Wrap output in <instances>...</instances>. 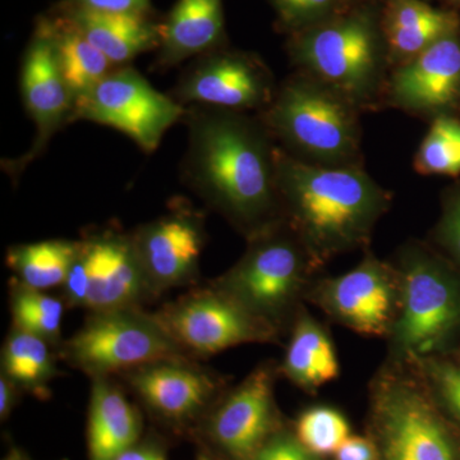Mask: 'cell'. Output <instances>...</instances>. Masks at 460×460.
<instances>
[{
  "mask_svg": "<svg viewBox=\"0 0 460 460\" xmlns=\"http://www.w3.org/2000/svg\"><path fill=\"white\" fill-rule=\"evenodd\" d=\"M384 105L428 123L447 115L460 117V31L394 66Z\"/></svg>",
  "mask_w": 460,
  "mask_h": 460,
  "instance_id": "9a60e30c",
  "label": "cell"
},
{
  "mask_svg": "<svg viewBox=\"0 0 460 460\" xmlns=\"http://www.w3.org/2000/svg\"><path fill=\"white\" fill-rule=\"evenodd\" d=\"M2 460H33L29 453L18 447H11Z\"/></svg>",
  "mask_w": 460,
  "mask_h": 460,
  "instance_id": "8d00e7d4",
  "label": "cell"
},
{
  "mask_svg": "<svg viewBox=\"0 0 460 460\" xmlns=\"http://www.w3.org/2000/svg\"><path fill=\"white\" fill-rule=\"evenodd\" d=\"M65 299L32 289L12 280L9 286V307L13 328L45 339L59 349L62 345V321Z\"/></svg>",
  "mask_w": 460,
  "mask_h": 460,
  "instance_id": "484cf974",
  "label": "cell"
},
{
  "mask_svg": "<svg viewBox=\"0 0 460 460\" xmlns=\"http://www.w3.org/2000/svg\"><path fill=\"white\" fill-rule=\"evenodd\" d=\"M426 241L460 269V178L441 192L440 217Z\"/></svg>",
  "mask_w": 460,
  "mask_h": 460,
  "instance_id": "f546056e",
  "label": "cell"
},
{
  "mask_svg": "<svg viewBox=\"0 0 460 460\" xmlns=\"http://www.w3.org/2000/svg\"><path fill=\"white\" fill-rule=\"evenodd\" d=\"M305 301L356 334L387 339L401 310L398 271L368 248L352 270L317 278Z\"/></svg>",
  "mask_w": 460,
  "mask_h": 460,
  "instance_id": "8fae6325",
  "label": "cell"
},
{
  "mask_svg": "<svg viewBox=\"0 0 460 460\" xmlns=\"http://www.w3.org/2000/svg\"><path fill=\"white\" fill-rule=\"evenodd\" d=\"M21 394L22 392L8 377L0 375V419L2 420L8 419L9 414L16 407Z\"/></svg>",
  "mask_w": 460,
  "mask_h": 460,
  "instance_id": "d590c367",
  "label": "cell"
},
{
  "mask_svg": "<svg viewBox=\"0 0 460 460\" xmlns=\"http://www.w3.org/2000/svg\"><path fill=\"white\" fill-rule=\"evenodd\" d=\"M323 271L283 222L247 241L241 259L211 284L284 337Z\"/></svg>",
  "mask_w": 460,
  "mask_h": 460,
  "instance_id": "52a82bcc",
  "label": "cell"
},
{
  "mask_svg": "<svg viewBox=\"0 0 460 460\" xmlns=\"http://www.w3.org/2000/svg\"><path fill=\"white\" fill-rule=\"evenodd\" d=\"M366 435L378 460H460V431L416 363L386 357L368 385Z\"/></svg>",
  "mask_w": 460,
  "mask_h": 460,
  "instance_id": "277c9868",
  "label": "cell"
},
{
  "mask_svg": "<svg viewBox=\"0 0 460 460\" xmlns=\"http://www.w3.org/2000/svg\"><path fill=\"white\" fill-rule=\"evenodd\" d=\"M259 115L296 159L321 166L365 165L362 111L310 75L293 72Z\"/></svg>",
  "mask_w": 460,
  "mask_h": 460,
  "instance_id": "8992f818",
  "label": "cell"
},
{
  "mask_svg": "<svg viewBox=\"0 0 460 460\" xmlns=\"http://www.w3.org/2000/svg\"><path fill=\"white\" fill-rule=\"evenodd\" d=\"M131 237L156 296L198 281L208 239L204 217L198 211L177 205L169 213L138 226Z\"/></svg>",
  "mask_w": 460,
  "mask_h": 460,
  "instance_id": "2e32d148",
  "label": "cell"
},
{
  "mask_svg": "<svg viewBox=\"0 0 460 460\" xmlns=\"http://www.w3.org/2000/svg\"><path fill=\"white\" fill-rule=\"evenodd\" d=\"M122 377L147 410L172 423L196 419L226 392L224 378L192 358L151 363Z\"/></svg>",
  "mask_w": 460,
  "mask_h": 460,
  "instance_id": "e0dca14e",
  "label": "cell"
},
{
  "mask_svg": "<svg viewBox=\"0 0 460 460\" xmlns=\"http://www.w3.org/2000/svg\"><path fill=\"white\" fill-rule=\"evenodd\" d=\"M198 460H220V459L215 458V456H210V454L202 452V453L199 454Z\"/></svg>",
  "mask_w": 460,
  "mask_h": 460,
  "instance_id": "f35d334b",
  "label": "cell"
},
{
  "mask_svg": "<svg viewBox=\"0 0 460 460\" xmlns=\"http://www.w3.org/2000/svg\"><path fill=\"white\" fill-rule=\"evenodd\" d=\"M447 2L452 3V4L456 5V7L460 8V0H447Z\"/></svg>",
  "mask_w": 460,
  "mask_h": 460,
  "instance_id": "ab89813d",
  "label": "cell"
},
{
  "mask_svg": "<svg viewBox=\"0 0 460 460\" xmlns=\"http://www.w3.org/2000/svg\"><path fill=\"white\" fill-rule=\"evenodd\" d=\"M293 431L298 440L317 456H334L352 435L349 420L343 411L330 405H314L296 417Z\"/></svg>",
  "mask_w": 460,
  "mask_h": 460,
  "instance_id": "83f0119b",
  "label": "cell"
},
{
  "mask_svg": "<svg viewBox=\"0 0 460 460\" xmlns=\"http://www.w3.org/2000/svg\"><path fill=\"white\" fill-rule=\"evenodd\" d=\"M154 314L190 358L214 356L242 344H279L283 338L211 283Z\"/></svg>",
  "mask_w": 460,
  "mask_h": 460,
  "instance_id": "30bf717a",
  "label": "cell"
},
{
  "mask_svg": "<svg viewBox=\"0 0 460 460\" xmlns=\"http://www.w3.org/2000/svg\"><path fill=\"white\" fill-rule=\"evenodd\" d=\"M44 22L49 30L58 65L71 91L75 107L78 100L113 71L114 66L62 12L59 11L57 16L44 18Z\"/></svg>",
  "mask_w": 460,
  "mask_h": 460,
  "instance_id": "603a6c76",
  "label": "cell"
},
{
  "mask_svg": "<svg viewBox=\"0 0 460 460\" xmlns=\"http://www.w3.org/2000/svg\"><path fill=\"white\" fill-rule=\"evenodd\" d=\"M142 419L137 408L111 377L93 378L87 422L89 460H117L138 443Z\"/></svg>",
  "mask_w": 460,
  "mask_h": 460,
  "instance_id": "ffe728a7",
  "label": "cell"
},
{
  "mask_svg": "<svg viewBox=\"0 0 460 460\" xmlns=\"http://www.w3.org/2000/svg\"><path fill=\"white\" fill-rule=\"evenodd\" d=\"M21 93L27 113L35 123L36 138L25 156L9 164L13 166L12 171L17 166V172L44 151L50 138L66 122H72L74 113V98L60 72L56 49L44 20L39 21L23 57Z\"/></svg>",
  "mask_w": 460,
  "mask_h": 460,
  "instance_id": "ac0fdd59",
  "label": "cell"
},
{
  "mask_svg": "<svg viewBox=\"0 0 460 460\" xmlns=\"http://www.w3.org/2000/svg\"><path fill=\"white\" fill-rule=\"evenodd\" d=\"M54 349L45 339L12 326L3 345L2 375L21 392L47 401L51 380L58 376Z\"/></svg>",
  "mask_w": 460,
  "mask_h": 460,
  "instance_id": "cb8c5ba5",
  "label": "cell"
},
{
  "mask_svg": "<svg viewBox=\"0 0 460 460\" xmlns=\"http://www.w3.org/2000/svg\"><path fill=\"white\" fill-rule=\"evenodd\" d=\"M390 261L401 283V310L386 357L414 361L449 354L460 341V269L420 239H408Z\"/></svg>",
  "mask_w": 460,
  "mask_h": 460,
  "instance_id": "5b68a950",
  "label": "cell"
},
{
  "mask_svg": "<svg viewBox=\"0 0 460 460\" xmlns=\"http://www.w3.org/2000/svg\"><path fill=\"white\" fill-rule=\"evenodd\" d=\"M277 181L283 222L323 269L339 256L371 248L375 228L394 201L365 165L308 164L279 145Z\"/></svg>",
  "mask_w": 460,
  "mask_h": 460,
  "instance_id": "7a4b0ae2",
  "label": "cell"
},
{
  "mask_svg": "<svg viewBox=\"0 0 460 460\" xmlns=\"http://www.w3.org/2000/svg\"><path fill=\"white\" fill-rule=\"evenodd\" d=\"M279 370L290 384L310 394H316L321 386L341 375L337 349L328 330L305 305L290 329Z\"/></svg>",
  "mask_w": 460,
  "mask_h": 460,
  "instance_id": "7402d4cb",
  "label": "cell"
},
{
  "mask_svg": "<svg viewBox=\"0 0 460 460\" xmlns=\"http://www.w3.org/2000/svg\"><path fill=\"white\" fill-rule=\"evenodd\" d=\"M186 113L183 104L154 89L135 68L120 66L75 102L72 122L87 120L111 127L151 154Z\"/></svg>",
  "mask_w": 460,
  "mask_h": 460,
  "instance_id": "7c38bea8",
  "label": "cell"
},
{
  "mask_svg": "<svg viewBox=\"0 0 460 460\" xmlns=\"http://www.w3.org/2000/svg\"><path fill=\"white\" fill-rule=\"evenodd\" d=\"M279 376L277 362H263L237 386L226 390L208 411L206 431L226 459L252 460L286 426L275 399Z\"/></svg>",
  "mask_w": 460,
  "mask_h": 460,
  "instance_id": "4fadbf2b",
  "label": "cell"
},
{
  "mask_svg": "<svg viewBox=\"0 0 460 460\" xmlns=\"http://www.w3.org/2000/svg\"><path fill=\"white\" fill-rule=\"evenodd\" d=\"M117 460H166L164 449L156 443H137L118 456Z\"/></svg>",
  "mask_w": 460,
  "mask_h": 460,
  "instance_id": "e575fe53",
  "label": "cell"
},
{
  "mask_svg": "<svg viewBox=\"0 0 460 460\" xmlns=\"http://www.w3.org/2000/svg\"><path fill=\"white\" fill-rule=\"evenodd\" d=\"M440 410L460 431V363L449 354L414 359Z\"/></svg>",
  "mask_w": 460,
  "mask_h": 460,
  "instance_id": "f1b7e54d",
  "label": "cell"
},
{
  "mask_svg": "<svg viewBox=\"0 0 460 460\" xmlns=\"http://www.w3.org/2000/svg\"><path fill=\"white\" fill-rule=\"evenodd\" d=\"M449 356H452L454 359H456L460 363V341L458 344L456 345V348L449 353Z\"/></svg>",
  "mask_w": 460,
  "mask_h": 460,
  "instance_id": "74e56055",
  "label": "cell"
},
{
  "mask_svg": "<svg viewBox=\"0 0 460 460\" xmlns=\"http://www.w3.org/2000/svg\"><path fill=\"white\" fill-rule=\"evenodd\" d=\"M252 460H326L308 450L296 438L293 429L284 426L271 436Z\"/></svg>",
  "mask_w": 460,
  "mask_h": 460,
  "instance_id": "1f68e13d",
  "label": "cell"
},
{
  "mask_svg": "<svg viewBox=\"0 0 460 460\" xmlns=\"http://www.w3.org/2000/svg\"><path fill=\"white\" fill-rule=\"evenodd\" d=\"M279 84L261 58L217 49L201 56L174 90L181 104L259 114L270 105Z\"/></svg>",
  "mask_w": 460,
  "mask_h": 460,
  "instance_id": "5bb4252c",
  "label": "cell"
},
{
  "mask_svg": "<svg viewBox=\"0 0 460 460\" xmlns=\"http://www.w3.org/2000/svg\"><path fill=\"white\" fill-rule=\"evenodd\" d=\"M60 12L114 66L159 47L160 25L141 14L104 13L65 3Z\"/></svg>",
  "mask_w": 460,
  "mask_h": 460,
  "instance_id": "44dd1931",
  "label": "cell"
},
{
  "mask_svg": "<svg viewBox=\"0 0 460 460\" xmlns=\"http://www.w3.org/2000/svg\"><path fill=\"white\" fill-rule=\"evenodd\" d=\"M413 169L423 177L460 178V117L436 118L413 157Z\"/></svg>",
  "mask_w": 460,
  "mask_h": 460,
  "instance_id": "4316f807",
  "label": "cell"
},
{
  "mask_svg": "<svg viewBox=\"0 0 460 460\" xmlns=\"http://www.w3.org/2000/svg\"><path fill=\"white\" fill-rule=\"evenodd\" d=\"M226 39L223 0H178L160 25L162 66H172L189 58L222 49Z\"/></svg>",
  "mask_w": 460,
  "mask_h": 460,
  "instance_id": "d6986e66",
  "label": "cell"
},
{
  "mask_svg": "<svg viewBox=\"0 0 460 460\" xmlns=\"http://www.w3.org/2000/svg\"><path fill=\"white\" fill-rule=\"evenodd\" d=\"M288 51L295 71L337 91L363 114L385 109L393 68L381 16L368 11L338 13L293 33Z\"/></svg>",
  "mask_w": 460,
  "mask_h": 460,
  "instance_id": "3957f363",
  "label": "cell"
},
{
  "mask_svg": "<svg viewBox=\"0 0 460 460\" xmlns=\"http://www.w3.org/2000/svg\"><path fill=\"white\" fill-rule=\"evenodd\" d=\"M184 118L190 189L246 241L283 223L278 144L260 115L192 105Z\"/></svg>",
  "mask_w": 460,
  "mask_h": 460,
  "instance_id": "6da1fadb",
  "label": "cell"
},
{
  "mask_svg": "<svg viewBox=\"0 0 460 460\" xmlns=\"http://www.w3.org/2000/svg\"><path fill=\"white\" fill-rule=\"evenodd\" d=\"M59 356L91 378L122 376L151 363L190 358L155 314L141 307L89 313L84 325L60 345Z\"/></svg>",
  "mask_w": 460,
  "mask_h": 460,
  "instance_id": "ba28073f",
  "label": "cell"
},
{
  "mask_svg": "<svg viewBox=\"0 0 460 460\" xmlns=\"http://www.w3.org/2000/svg\"><path fill=\"white\" fill-rule=\"evenodd\" d=\"M77 252L78 241L48 239L9 247L5 262L13 272V281L47 292L63 287Z\"/></svg>",
  "mask_w": 460,
  "mask_h": 460,
  "instance_id": "d4e9b609",
  "label": "cell"
},
{
  "mask_svg": "<svg viewBox=\"0 0 460 460\" xmlns=\"http://www.w3.org/2000/svg\"><path fill=\"white\" fill-rule=\"evenodd\" d=\"M66 3L75 7L104 13L148 16L151 11L150 0H66Z\"/></svg>",
  "mask_w": 460,
  "mask_h": 460,
  "instance_id": "d6a6232c",
  "label": "cell"
},
{
  "mask_svg": "<svg viewBox=\"0 0 460 460\" xmlns=\"http://www.w3.org/2000/svg\"><path fill=\"white\" fill-rule=\"evenodd\" d=\"M69 307L93 311L141 307L157 298L148 283L131 234L96 230L78 241V252L63 284Z\"/></svg>",
  "mask_w": 460,
  "mask_h": 460,
  "instance_id": "9c48e42d",
  "label": "cell"
},
{
  "mask_svg": "<svg viewBox=\"0 0 460 460\" xmlns=\"http://www.w3.org/2000/svg\"><path fill=\"white\" fill-rule=\"evenodd\" d=\"M281 25L293 33L325 22L339 13V0H271Z\"/></svg>",
  "mask_w": 460,
  "mask_h": 460,
  "instance_id": "4dcf8cb0",
  "label": "cell"
},
{
  "mask_svg": "<svg viewBox=\"0 0 460 460\" xmlns=\"http://www.w3.org/2000/svg\"><path fill=\"white\" fill-rule=\"evenodd\" d=\"M332 460H378L370 436L350 435L332 456Z\"/></svg>",
  "mask_w": 460,
  "mask_h": 460,
  "instance_id": "836d02e7",
  "label": "cell"
}]
</instances>
